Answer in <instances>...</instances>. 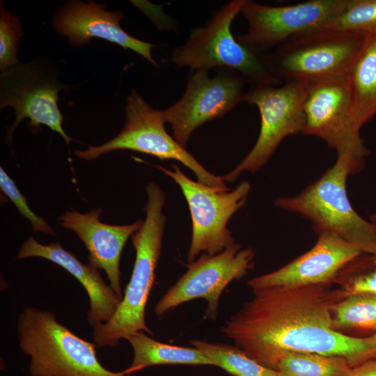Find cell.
I'll return each mask as SVG.
<instances>
[{"label": "cell", "mask_w": 376, "mask_h": 376, "mask_svg": "<svg viewBox=\"0 0 376 376\" xmlns=\"http://www.w3.org/2000/svg\"><path fill=\"white\" fill-rule=\"evenodd\" d=\"M330 283L254 291L221 332L272 369L287 352L340 357L352 368L376 359V333L358 338L334 329L333 309L345 296L343 290H331Z\"/></svg>", "instance_id": "cell-1"}, {"label": "cell", "mask_w": 376, "mask_h": 376, "mask_svg": "<svg viewBox=\"0 0 376 376\" xmlns=\"http://www.w3.org/2000/svg\"><path fill=\"white\" fill-rule=\"evenodd\" d=\"M363 169L351 157L337 155L317 180L295 196L278 198L275 205L309 220L318 234H335L363 253L376 254V225L354 210L347 194L348 175Z\"/></svg>", "instance_id": "cell-2"}, {"label": "cell", "mask_w": 376, "mask_h": 376, "mask_svg": "<svg viewBox=\"0 0 376 376\" xmlns=\"http://www.w3.org/2000/svg\"><path fill=\"white\" fill-rule=\"evenodd\" d=\"M146 190V219L131 237L136 251L132 274L113 317L93 327V338L98 347H114L121 339L140 331L152 334L146 324L145 311L161 253L166 195L153 182L148 184Z\"/></svg>", "instance_id": "cell-3"}, {"label": "cell", "mask_w": 376, "mask_h": 376, "mask_svg": "<svg viewBox=\"0 0 376 376\" xmlns=\"http://www.w3.org/2000/svg\"><path fill=\"white\" fill-rule=\"evenodd\" d=\"M246 0H234L215 11L205 26L191 31L187 41L175 47L166 61L191 70L221 67L239 74L250 86H280L268 55L240 42L230 29Z\"/></svg>", "instance_id": "cell-4"}, {"label": "cell", "mask_w": 376, "mask_h": 376, "mask_svg": "<svg viewBox=\"0 0 376 376\" xmlns=\"http://www.w3.org/2000/svg\"><path fill=\"white\" fill-rule=\"evenodd\" d=\"M17 329L19 348L30 357V376H127L102 366L97 345L60 324L51 311L26 307Z\"/></svg>", "instance_id": "cell-5"}, {"label": "cell", "mask_w": 376, "mask_h": 376, "mask_svg": "<svg viewBox=\"0 0 376 376\" xmlns=\"http://www.w3.org/2000/svg\"><path fill=\"white\" fill-rule=\"evenodd\" d=\"M369 35L320 26L295 34L267 55L275 75L283 83L343 78Z\"/></svg>", "instance_id": "cell-6"}, {"label": "cell", "mask_w": 376, "mask_h": 376, "mask_svg": "<svg viewBox=\"0 0 376 376\" xmlns=\"http://www.w3.org/2000/svg\"><path fill=\"white\" fill-rule=\"evenodd\" d=\"M162 110L152 107L134 89L126 98L125 123L120 132L98 146L77 150L75 155L93 160L109 152L130 150L181 162L196 175L198 182L211 187L228 188L223 176L207 171L196 159L171 136L164 127Z\"/></svg>", "instance_id": "cell-7"}, {"label": "cell", "mask_w": 376, "mask_h": 376, "mask_svg": "<svg viewBox=\"0 0 376 376\" xmlns=\"http://www.w3.org/2000/svg\"><path fill=\"white\" fill-rule=\"evenodd\" d=\"M155 166L178 185L188 203L192 223L187 256L189 263L202 252L214 256L235 243L227 225L233 215L244 205L251 190L249 182L242 181L228 192L229 188L211 187L192 180L175 164H173L172 170Z\"/></svg>", "instance_id": "cell-8"}, {"label": "cell", "mask_w": 376, "mask_h": 376, "mask_svg": "<svg viewBox=\"0 0 376 376\" xmlns=\"http://www.w3.org/2000/svg\"><path fill=\"white\" fill-rule=\"evenodd\" d=\"M308 82L288 81L281 85L251 86L243 101L257 107L260 116V130L251 151L231 171L223 176L234 182L244 171L255 173L270 159L288 136L303 133L304 103Z\"/></svg>", "instance_id": "cell-9"}, {"label": "cell", "mask_w": 376, "mask_h": 376, "mask_svg": "<svg viewBox=\"0 0 376 376\" xmlns=\"http://www.w3.org/2000/svg\"><path fill=\"white\" fill-rule=\"evenodd\" d=\"M303 134L322 139L337 155H346L364 166L369 154L360 134L347 81L308 82Z\"/></svg>", "instance_id": "cell-10"}, {"label": "cell", "mask_w": 376, "mask_h": 376, "mask_svg": "<svg viewBox=\"0 0 376 376\" xmlns=\"http://www.w3.org/2000/svg\"><path fill=\"white\" fill-rule=\"evenodd\" d=\"M65 86L36 62L19 63L1 71L0 108L13 107L15 115L14 123L7 130V141L11 142L18 125L29 119L31 132L36 133L41 125H45L69 144L73 139L62 127L63 118L58 106V93Z\"/></svg>", "instance_id": "cell-11"}, {"label": "cell", "mask_w": 376, "mask_h": 376, "mask_svg": "<svg viewBox=\"0 0 376 376\" xmlns=\"http://www.w3.org/2000/svg\"><path fill=\"white\" fill-rule=\"evenodd\" d=\"M246 81L237 72L222 68L211 77L209 70H191L182 97L162 110L173 138L186 148L193 132L203 123L222 117L243 101Z\"/></svg>", "instance_id": "cell-12"}, {"label": "cell", "mask_w": 376, "mask_h": 376, "mask_svg": "<svg viewBox=\"0 0 376 376\" xmlns=\"http://www.w3.org/2000/svg\"><path fill=\"white\" fill-rule=\"evenodd\" d=\"M253 259L252 249H242L237 243L214 256L203 253L189 263L187 272L159 300L155 314L160 317L181 304L203 298L207 302V316L215 320L223 291L253 268Z\"/></svg>", "instance_id": "cell-13"}, {"label": "cell", "mask_w": 376, "mask_h": 376, "mask_svg": "<svg viewBox=\"0 0 376 376\" xmlns=\"http://www.w3.org/2000/svg\"><path fill=\"white\" fill-rule=\"evenodd\" d=\"M347 1L310 0L270 6L246 0L241 13L248 23V31L236 38L248 47L265 53L295 34L323 26L343 10Z\"/></svg>", "instance_id": "cell-14"}, {"label": "cell", "mask_w": 376, "mask_h": 376, "mask_svg": "<svg viewBox=\"0 0 376 376\" xmlns=\"http://www.w3.org/2000/svg\"><path fill=\"white\" fill-rule=\"evenodd\" d=\"M362 252L335 234H318L315 245L279 269L251 279L253 291L269 288L302 287L331 283Z\"/></svg>", "instance_id": "cell-15"}, {"label": "cell", "mask_w": 376, "mask_h": 376, "mask_svg": "<svg viewBox=\"0 0 376 376\" xmlns=\"http://www.w3.org/2000/svg\"><path fill=\"white\" fill-rule=\"evenodd\" d=\"M106 5L90 1H66L55 13L52 25L73 46L88 44L94 38L104 39L124 49H131L159 67L152 56L154 45L128 34L120 26L124 17L120 11H107Z\"/></svg>", "instance_id": "cell-16"}, {"label": "cell", "mask_w": 376, "mask_h": 376, "mask_svg": "<svg viewBox=\"0 0 376 376\" xmlns=\"http://www.w3.org/2000/svg\"><path fill=\"white\" fill-rule=\"evenodd\" d=\"M102 210L87 213L67 211L58 217L60 225L73 231L89 252V264L103 269L116 295L123 299L120 284V259L130 237L141 227L143 221L128 225H111L101 222Z\"/></svg>", "instance_id": "cell-17"}, {"label": "cell", "mask_w": 376, "mask_h": 376, "mask_svg": "<svg viewBox=\"0 0 376 376\" xmlns=\"http://www.w3.org/2000/svg\"><path fill=\"white\" fill-rule=\"evenodd\" d=\"M40 257L61 266L75 276L85 289L90 303L87 320L93 328L107 322L114 315L121 299L111 285L102 279L97 268L82 263L73 253L68 252L57 242L41 244L33 237H29L20 247L15 259Z\"/></svg>", "instance_id": "cell-18"}, {"label": "cell", "mask_w": 376, "mask_h": 376, "mask_svg": "<svg viewBox=\"0 0 376 376\" xmlns=\"http://www.w3.org/2000/svg\"><path fill=\"white\" fill-rule=\"evenodd\" d=\"M347 81L353 109L362 127L376 116V33L369 35Z\"/></svg>", "instance_id": "cell-19"}, {"label": "cell", "mask_w": 376, "mask_h": 376, "mask_svg": "<svg viewBox=\"0 0 376 376\" xmlns=\"http://www.w3.org/2000/svg\"><path fill=\"white\" fill-rule=\"evenodd\" d=\"M127 339L134 350L132 365L124 371L127 375L147 367L162 364L210 365L212 362L196 347H185L163 343L143 331H137Z\"/></svg>", "instance_id": "cell-20"}, {"label": "cell", "mask_w": 376, "mask_h": 376, "mask_svg": "<svg viewBox=\"0 0 376 376\" xmlns=\"http://www.w3.org/2000/svg\"><path fill=\"white\" fill-rule=\"evenodd\" d=\"M190 343L212 363L233 376H281L274 370L263 366L244 351L228 344L191 340Z\"/></svg>", "instance_id": "cell-21"}, {"label": "cell", "mask_w": 376, "mask_h": 376, "mask_svg": "<svg viewBox=\"0 0 376 376\" xmlns=\"http://www.w3.org/2000/svg\"><path fill=\"white\" fill-rule=\"evenodd\" d=\"M351 368L340 357L301 352L283 354L274 368L281 376H349Z\"/></svg>", "instance_id": "cell-22"}, {"label": "cell", "mask_w": 376, "mask_h": 376, "mask_svg": "<svg viewBox=\"0 0 376 376\" xmlns=\"http://www.w3.org/2000/svg\"><path fill=\"white\" fill-rule=\"evenodd\" d=\"M336 328H375L376 295L357 293L340 300L333 309Z\"/></svg>", "instance_id": "cell-23"}, {"label": "cell", "mask_w": 376, "mask_h": 376, "mask_svg": "<svg viewBox=\"0 0 376 376\" xmlns=\"http://www.w3.org/2000/svg\"><path fill=\"white\" fill-rule=\"evenodd\" d=\"M322 26L371 34L376 33V0H348L343 10Z\"/></svg>", "instance_id": "cell-24"}, {"label": "cell", "mask_w": 376, "mask_h": 376, "mask_svg": "<svg viewBox=\"0 0 376 376\" xmlns=\"http://www.w3.org/2000/svg\"><path fill=\"white\" fill-rule=\"evenodd\" d=\"M0 10V69L3 71L19 63L17 50L22 31L19 20L6 11L1 2Z\"/></svg>", "instance_id": "cell-25"}, {"label": "cell", "mask_w": 376, "mask_h": 376, "mask_svg": "<svg viewBox=\"0 0 376 376\" xmlns=\"http://www.w3.org/2000/svg\"><path fill=\"white\" fill-rule=\"evenodd\" d=\"M0 187L1 191L14 203L19 212L31 222L34 232H42L55 235V232L46 220L36 215L29 207L27 199L17 189L15 182L0 168Z\"/></svg>", "instance_id": "cell-26"}, {"label": "cell", "mask_w": 376, "mask_h": 376, "mask_svg": "<svg viewBox=\"0 0 376 376\" xmlns=\"http://www.w3.org/2000/svg\"><path fill=\"white\" fill-rule=\"evenodd\" d=\"M370 260L374 266L372 271L366 274L352 277L346 288L343 290L344 296L357 293H371L376 295V254H370Z\"/></svg>", "instance_id": "cell-27"}, {"label": "cell", "mask_w": 376, "mask_h": 376, "mask_svg": "<svg viewBox=\"0 0 376 376\" xmlns=\"http://www.w3.org/2000/svg\"><path fill=\"white\" fill-rule=\"evenodd\" d=\"M349 376H376V359L368 360L352 367Z\"/></svg>", "instance_id": "cell-28"}, {"label": "cell", "mask_w": 376, "mask_h": 376, "mask_svg": "<svg viewBox=\"0 0 376 376\" xmlns=\"http://www.w3.org/2000/svg\"><path fill=\"white\" fill-rule=\"evenodd\" d=\"M370 221L376 225V213L370 215Z\"/></svg>", "instance_id": "cell-29"}]
</instances>
